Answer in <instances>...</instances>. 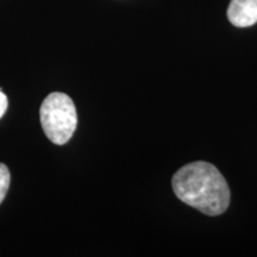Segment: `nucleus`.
<instances>
[{
  "instance_id": "nucleus-5",
  "label": "nucleus",
  "mask_w": 257,
  "mask_h": 257,
  "mask_svg": "<svg viewBox=\"0 0 257 257\" xmlns=\"http://www.w3.org/2000/svg\"><path fill=\"white\" fill-rule=\"evenodd\" d=\"M9 106V99L6 96L5 93L2 92V88H0V118L5 114L6 110H8Z\"/></svg>"
},
{
  "instance_id": "nucleus-4",
  "label": "nucleus",
  "mask_w": 257,
  "mask_h": 257,
  "mask_svg": "<svg viewBox=\"0 0 257 257\" xmlns=\"http://www.w3.org/2000/svg\"><path fill=\"white\" fill-rule=\"evenodd\" d=\"M10 182H11L10 170L4 163H0V204H2L6 197V194H8Z\"/></svg>"
},
{
  "instance_id": "nucleus-1",
  "label": "nucleus",
  "mask_w": 257,
  "mask_h": 257,
  "mask_svg": "<svg viewBox=\"0 0 257 257\" xmlns=\"http://www.w3.org/2000/svg\"><path fill=\"white\" fill-rule=\"evenodd\" d=\"M172 186L180 200L207 216H219L229 207L226 180L208 162L197 161L181 167L173 176Z\"/></svg>"
},
{
  "instance_id": "nucleus-2",
  "label": "nucleus",
  "mask_w": 257,
  "mask_h": 257,
  "mask_svg": "<svg viewBox=\"0 0 257 257\" xmlns=\"http://www.w3.org/2000/svg\"><path fill=\"white\" fill-rule=\"evenodd\" d=\"M40 118L46 136L54 144L63 146L72 138L78 125L75 105L66 93L54 92L41 105Z\"/></svg>"
},
{
  "instance_id": "nucleus-3",
  "label": "nucleus",
  "mask_w": 257,
  "mask_h": 257,
  "mask_svg": "<svg viewBox=\"0 0 257 257\" xmlns=\"http://www.w3.org/2000/svg\"><path fill=\"white\" fill-rule=\"evenodd\" d=\"M227 18L237 28H248L256 24L257 0H231Z\"/></svg>"
}]
</instances>
